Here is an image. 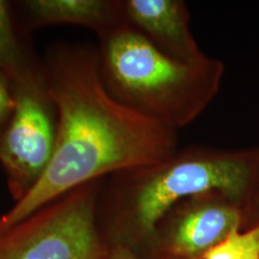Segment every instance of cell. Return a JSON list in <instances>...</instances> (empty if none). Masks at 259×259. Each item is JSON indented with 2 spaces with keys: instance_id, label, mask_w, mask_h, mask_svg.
Here are the masks:
<instances>
[{
  "instance_id": "52a82bcc",
  "label": "cell",
  "mask_w": 259,
  "mask_h": 259,
  "mask_svg": "<svg viewBox=\"0 0 259 259\" xmlns=\"http://www.w3.org/2000/svg\"><path fill=\"white\" fill-rule=\"evenodd\" d=\"M130 18L149 35L162 52L184 63L197 64L209 57L202 53L190 30V16L179 0H130Z\"/></svg>"
},
{
  "instance_id": "7a4b0ae2",
  "label": "cell",
  "mask_w": 259,
  "mask_h": 259,
  "mask_svg": "<svg viewBox=\"0 0 259 259\" xmlns=\"http://www.w3.org/2000/svg\"><path fill=\"white\" fill-rule=\"evenodd\" d=\"M221 193L241 204L259 225V147L191 149L157 166L134 171L116 216V242L150 245L168 212L193 197Z\"/></svg>"
},
{
  "instance_id": "8992f818",
  "label": "cell",
  "mask_w": 259,
  "mask_h": 259,
  "mask_svg": "<svg viewBox=\"0 0 259 259\" xmlns=\"http://www.w3.org/2000/svg\"><path fill=\"white\" fill-rule=\"evenodd\" d=\"M15 101L14 114L0 136V162L17 202L50 164L56 132L45 105L25 79L18 83Z\"/></svg>"
},
{
  "instance_id": "3957f363",
  "label": "cell",
  "mask_w": 259,
  "mask_h": 259,
  "mask_svg": "<svg viewBox=\"0 0 259 259\" xmlns=\"http://www.w3.org/2000/svg\"><path fill=\"white\" fill-rule=\"evenodd\" d=\"M106 64L113 82L131 100L128 105L176 130L193 121L210 105L225 73L222 61L208 58L184 63L131 30L112 35Z\"/></svg>"
},
{
  "instance_id": "5b68a950",
  "label": "cell",
  "mask_w": 259,
  "mask_h": 259,
  "mask_svg": "<svg viewBox=\"0 0 259 259\" xmlns=\"http://www.w3.org/2000/svg\"><path fill=\"white\" fill-rule=\"evenodd\" d=\"M250 227V213L241 204L221 193L204 194L174 206L150 245L153 254L202 259L232 232Z\"/></svg>"
},
{
  "instance_id": "8fae6325",
  "label": "cell",
  "mask_w": 259,
  "mask_h": 259,
  "mask_svg": "<svg viewBox=\"0 0 259 259\" xmlns=\"http://www.w3.org/2000/svg\"><path fill=\"white\" fill-rule=\"evenodd\" d=\"M15 95L10 92L6 74L0 69V128L8 125L15 111Z\"/></svg>"
},
{
  "instance_id": "4fadbf2b",
  "label": "cell",
  "mask_w": 259,
  "mask_h": 259,
  "mask_svg": "<svg viewBox=\"0 0 259 259\" xmlns=\"http://www.w3.org/2000/svg\"><path fill=\"white\" fill-rule=\"evenodd\" d=\"M149 259H176V258L167 257V255H161V254H153Z\"/></svg>"
},
{
  "instance_id": "277c9868",
  "label": "cell",
  "mask_w": 259,
  "mask_h": 259,
  "mask_svg": "<svg viewBox=\"0 0 259 259\" xmlns=\"http://www.w3.org/2000/svg\"><path fill=\"white\" fill-rule=\"evenodd\" d=\"M93 187H78L23 221L0 229V259L101 258L109 245L97 226Z\"/></svg>"
},
{
  "instance_id": "6da1fadb",
  "label": "cell",
  "mask_w": 259,
  "mask_h": 259,
  "mask_svg": "<svg viewBox=\"0 0 259 259\" xmlns=\"http://www.w3.org/2000/svg\"><path fill=\"white\" fill-rule=\"evenodd\" d=\"M48 95L59 115L51 162L37 183L0 216V229L96 178L157 166L178 153L176 128L114 99L93 63H60Z\"/></svg>"
},
{
  "instance_id": "7c38bea8",
  "label": "cell",
  "mask_w": 259,
  "mask_h": 259,
  "mask_svg": "<svg viewBox=\"0 0 259 259\" xmlns=\"http://www.w3.org/2000/svg\"><path fill=\"white\" fill-rule=\"evenodd\" d=\"M100 259H142L137 252L124 245H112Z\"/></svg>"
},
{
  "instance_id": "9c48e42d",
  "label": "cell",
  "mask_w": 259,
  "mask_h": 259,
  "mask_svg": "<svg viewBox=\"0 0 259 259\" xmlns=\"http://www.w3.org/2000/svg\"><path fill=\"white\" fill-rule=\"evenodd\" d=\"M202 259H259V225L232 232Z\"/></svg>"
},
{
  "instance_id": "5bb4252c",
  "label": "cell",
  "mask_w": 259,
  "mask_h": 259,
  "mask_svg": "<svg viewBox=\"0 0 259 259\" xmlns=\"http://www.w3.org/2000/svg\"><path fill=\"white\" fill-rule=\"evenodd\" d=\"M258 219H259V210H258Z\"/></svg>"
},
{
  "instance_id": "ba28073f",
  "label": "cell",
  "mask_w": 259,
  "mask_h": 259,
  "mask_svg": "<svg viewBox=\"0 0 259 259\" xmlns=\"http://www.w3.org/2000/svg\"><path fill=\"white\" fill-rule=\"evenodd\" d=\"M37 23L95 25L108 15V5L99 0H32L27 3Z\"/></svg>"
},
{
  "instance_id": "30bf717a",
  "label": "cell",
  "mask_w": 259,
  "mask_h": 259,
  "mask_svg": "<svg viewBox=\"0 0 259 259\" xmlns=\"http://www.w3.org/2000/svg\"><path fill=\"white\" fill-rule=\"evenodd\" d=\"M0 69L15 82L24 80L22 73L21 52L10 17L9 6L0 0Z\"/></svg>"
}]
</instances>
